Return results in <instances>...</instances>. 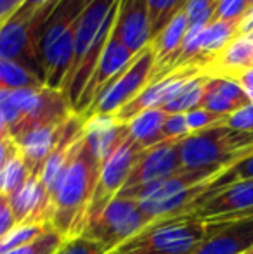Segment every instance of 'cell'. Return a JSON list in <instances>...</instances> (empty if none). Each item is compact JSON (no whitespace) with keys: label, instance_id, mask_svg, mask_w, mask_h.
Wrapping results in <instances>:
<instances>
[{"label":"cell","instance_id":"cell-7","mask_svg":"<svg viewBox=\"0 0 253 254\" xmlns=\"http://www.w3.org/2000/svg\"><path fill=\"white\" fill-rule=\"evenodd\" d=\"M155 66V52L149 45L141 54H137L125 69L102 90V94L82 118L88 120L92 116H115L123 106L134 101L151 83Z\"/></svg>","mask_w":253,"mask_h":254},{"label":"cell","instance_id":"cell-20","mask_svg":"<svg viewBox=\"0 0 253 254\" xmlns=\"http://www.w3.org/2000/svg\"><path fill=\"white\" fill-rule=\"evenodd\" d=\"M240 35V23L210 21L201 31L199 42V67L205 73L206 66Z\"/></svg>","mask_w":253,"mask_h":254},{"label":"cell","instance_id":"cell-36","mask_svg":"<svg viewBox=\"0 0 253 254\" xmlns=\"http://www.w3.org/2000/svg\"><path fill=\"white\" fill-rule=\"evenodd\" d=\"M14 227H17L16 218H14L12 207L5 195H0V239L5 237Z\"/></svg>","mask_w":253,"mask_h":254},{"label":"cell","instance_id":"cell-5","mask_svg":"<svg viewBox=\"0 0 253 254\" xmlns=\"http://www.w3.org/2000/svg\"><path fill=\"white\" fill-rule=\"evenodd\" d=\"M59 0L51 2L33 12L16 10L0 28V59L21 63L40 74L45 81L44 67L38 57V37L42 24L54 10Z\"/></svg>","mask_w":253,"mask_h":254},{"label":"cell","instance_id":"cell-22","mask_svg":"<svg viewBox=\"0 0 253 254\" xmlns=\"http://www.w3.org/2000/svg\"><path fill=\"white\" fill-rule=\"evenodd\" d=\"M206 78H208L206 73H199L196 76L187 78L160 109L167 114H186L192 109L201 107Z\"/></svg>","mask_w":253,"mask_h":254},{"label":"cell","instance_id":"cell-18","mask_svg":"<svg viewBox=\"0 0 253 254\" xmlns=\"http://www.w3.org/2000/svg\"><path fill=\"white\" fill-rule=\"evenodd\" d=\"M250 99L241 85L229 76H212L208 74L203 92L201 107L220 116H231L236 111L250 106Z\"/></svg>","mask_w":253,"mask_h":254},{"label":"cell","instance_id":"cell-21","mask_svg":"<svg viewBox=\"0 0 253 254\" xmlns=\"http://www.w3.org/2000/svg\"><path fill=\"white\" fill-rule=\"evenodd\" d=\"M165 120L167 113H163L162 109H148L135 116L130 123H127L128 133L142 149H149L165 142V137H163Z\"/></svg>","mask_w":253,"mask_h":254},{"label":"cell","instance_id":"cell-1","mask_svg":"<svg viewBox=\"0 0 253 254\" xmlns=\"http://www.w3.org/2000/svg\"><path fill=\"white\" fill-rule=\"evenodd\" d=\"M101 161L92 154L84 137L73 161L51 192V227L66 241L82 237L84 234L85 216L101 175Z\"/></svg>","mask_w":253,"mask_h":254},{"label":"cell","instance_id":"cell-37","mask_svg":"<svg viewBox=\"0 0 253 254\" xmlns=\"http://www.w3.org/2000/svg\"><path fill=\"white\" fill-rule=\"evenodd\" d=\"M19 152L16 140L12 138V135H7V137H0V170L12 159L16 154Z\"/></svg>","mask_w":253,"mask_h":254},{"label":"cell","instance_id":"cell-14","mask_svg":"<svg viewBox=\"0 0 253 254\" xmlns=\"http://www.w3.org/2000/svg\"><path fill=\"white\" fill-rule=\"evenodd\" d=\"M206 241L192 254H245L253 248V218L233 223H206Z\"/></svg>","mask_w":253,"mask_h":254},{"label":"cell","instance_id":"cell-44","mask_svg":"<svg viewBox=\"0 0 253 254\" xmlns=\"http://www.w3.org/2000/svg\"><path fill=\"white\" fill-rule=\"evenodd\" d=\"M247 254H253V248H252V249H250V251H248Z\"/></svg>","mask_w":253,"mask_h":254},{"label":"cell","instance_id":"cell-24","mask_svg":"<svg viewBox=\"0 0 253 254\" xmlns=\"http://www.w3.org/2000/svg\"><path fill=\"white\" fill-rule=\"evenodd\" d=\"M33 173H31L26 159L19 151L0 170V195L10 197L14 192H17L26 184V180Z\"/></svg>","mask_w":253,"mask_h":254},{"label":"cell","instance_id":"cell-32","mask_svg":"<svg viewBox=\"0 0 253 254\" xmlns=\"http://www.w3.org/2000/svg\"><path fill=\"white\" fill-rule=\"evenodd\" d=\"M56 254H108V251L104 249V246H101L95 241L85 237H75L64 242L63 248Z\"/></svg>","mask_w":253,"mask_h":254},{"label":"cell","instance_id":"cell-43","mask_svg":"<svg viewBox=\"0 0 253 254\" xmlns=\"http://www.w3.org/2000/svg\"><path fill=\"white\" fill-rule=\"evenodd\" d=\"M248 3H250V10L253 9V0H248Z\"/></svg>","mask_w":253,"mask_h":254},{"label":"cell","instance_id":"cell-12","mask_svg":"<svg viewBox=\"0 0 253 254\" xmlns=\"http://www.w3.org/2000/svg\"><path fill=\"white\" fill-rule=\"evenodd\" d=\"M134 54L128 51L127 47H123L115 37H109V42L106 45L104 52H102L101 59H99L97 66H95L94 74L88 80L85 90L82 92L80 99H78L77 106H75V114L84 116L90 106L95 102V99L102 94L106 87L122 73L128 64L134 61Z\"/></svg>","mask_w":253,"mask_h":254},{"label":"cell","instance_id":"cell-34","mask_svg":"<svg viewBox=\"0 0 253 254\" xmlns=\"http://www.w3.org/2000/svg\"><path fill=\"white\" fill-rule=\"evenodd\" d=\"M0 113L3 114L7 125L12 130L21 120V113L12 97V90H0Z\"/></svg>","mask_w":253,"mask_h":254},{"label":"cell","instance_id":"cell-30","mask_svg":"<svg viewBox=\"0 0 253 254\" xmlns=\"http://www.w3.org/2000/svg\"><path fill=\"white\" fill-rule=\"evenodd\" d=\"M186 120H187V127H189L191 133H198V131L224 125L227 116H220V114L212 113V111H208V109L198 107V109H192L189 113H186Z\"/></svg>","mask_w":253,"mask_h":254},{"label":"cell","instance_id":"cell-25","mask_svg":"<svg viewBox=\"0 0 253 254\" xmlns=\"http://www.w3.org/2000/svg\"><path fill=\"white\" fill-rule=\"evenodd\" d=\"M243 180H253V154L243 157V159L238 161L236 164H233L231 168H227L222 175H219V177L210 184V187L206 189V192L203 194V197L194 204L192 209H196L199 204H201L203 201H206V199H208L212 194H215L217 190H220V189L227 187V185H231V184H236V182H243Z\"/></svg>","mask_w":253,"mask_h":254},{"label":"cell","instance_id":"cell-45","mask_svg":"<svg viewBox=\"0 0 253 254\" xmlns=\"http://www.w3.org/2000/svg\"><path fill=\"white\" fill-rule=\"evenodd\" d=\"M245 254H247V253H245Z\"/></svg>","mask_w":253,"mask_h":254},{"label":"cell","instance_id":"cell-4","mask_svg":"<svg viewBox=\"0 0 253 254\" xmlns=\"http://www.w3.org/2000/svg\"><path fill=\"white\" fill-rule=\"evenodd\" d=\"M208 237L199 218L180 216L153 221L108 254H192Z\"/></svg>","mask_w":253,"mask_h":254},{"label":"cell","instance_id":"cell-42","mask_svg":"<svg viewBox=\"0 0 253 254\" xmlns=\"http://www.w3.org/2000/svg\"><path fill=\"white\" fill-rule=\"evenodd\" d=\"M7 135H10V128H9V125H7L3 114L0 113V137H7Z\"/></svg>","mask_w":253,"mask_h":254},{"label":"cell","instance_id":"cell-38","mask_svg":"<svg viewBox=\"0 0 253 254\" xmlns=\"http://www.w3.org/2000/svg\"><path fill=\"white\" fill-rule=\"evenodd\" d=\"M233 80H236L241 85V88L245 90V94L248 95L250 102L253 104V67L245 69L241 73H238L236 76H233Z\"/></svg>","mask_w":253,"mask_h":254},{"label":"cell","instance_id":"cell-28","mask_svg":"<svg viewBox=\"0 0 253 254\" xmlns=\"http://www.w3.org/2000/svg\"><path fill=\"white\" fill-rule=\"evenodd\" d=\"M66 242V239L59 234L54 228H49L42 235H38L35 241L28 242V244L21 246V248L9 251L5 254H56L59 249L63 248V244Z\"/></svg>","mask_w":253,"mask_h":254},{"label":"cell","instance_id":"cell-23","mask_svg":"<svg viewBox=\"0 0 253 254\" xmlns=\"http://www.w3.org/2000/svg\"><path fill=\"white\" fill-rule=\"evenodd\" d=\"M45 81L33 69L21 63L0 59V90H19V88L44 87Z\"/></svg>","mask_w":253,"mask_h":254},{"label":"cell","instance_id":"cell-19","mask_svg":"<svg viewBox=\"0 0 253 254\" xmlns=\"http://www.w3.org/2000/svg\"><path fill=\"white\" fill-rule=\"evenodd\" d=\"M253 67V33L238 35L212 63L205 73L212 76H236L238 73Z\"/></svg>","mask_w":253,"mask_h":254},{"label":"cell","instance_id":"cell-3","mask_svg":"<svg viewBox=\"0 0 253 254\" xmlns=\"http://www.w3.org/2000/svg\"><path fill=\"white\" fill-rule=\"evenodd\" d=\"M180 163L184 170L206 166H233L253 154V131H241L227 125L191 133L179 142Z\"/></svg>","mask_w":253,"mask_h":254},{"label":"cell","instance_id":"cell-2","mask_svg":"<svg viewBox=\"0 0 253 254\" xmlns=\"http://www.w3.org/2000/svg\"><path fill=\"white\" fill-rule=\"evenodd\" d=\"M88 0H59L40 28L38 57L44 67L45 85L63 90L73 64V45L78 19Z\"/></svg>","mask_w":253,"mask_h":254},{"label":"cell","instance_id":"cell-33","mask_svg":"<svg viewBox=\"0 0 253 254\" xmlns=\"http://www.w3.org/2000/svg\"><path fill=\"white\" fill-rule=\"evenodd\" d=\"M189 135L191 131L189 127H187L186 114H167L165 125H163L165 140H182Z\"/></svg>","mask_w":253,"mask_h":254},{"label":"cell","instance_id":"cell-10","mask_svg":"<svg viewBox=\"0 0 253 254\" xmlns=\"http://www.w3.org/2000/svg\"><path fill=\"white\" fill-rule=\"evenodd\" d=\"M179 142L180 140H165L162 144L144 149L116 197L130 199L132 195L137 194L148 185L163 180L167 177H172L177 171L182 170Z\"/></svg>","mask_w":253,"mask_h":254},{"label":"cell","instance_id":"cell-27","mask_svg":"<svg viewBox=\"0 0 253 254\" xmlns=\"http://www.w3.org/2000/svg\"><path fill=\"white\" fill-rule=\"evenodd\" d=\"M49 228H51L49 225H42V223L17 225V227H14L5 237L0 239V254L14 251V249L35 241L38 235H42L45 230H49Z\"/></svg>","mask_w":253,"mask_h":254},{"label":"cell","instance_id":"cell-9","mask_svg":"<svg viewBox=\"0 0 253 254\" xmlns=\"http://www.w3.org/2000/svg\"><path fill=\"white\" fill-rule=\"evenodd\" d=\"M231 166H206V168H198V170H180L172 177H167L160 182L148 185L142 190H139L137 194H134L130 199L139 202V206L142 207V211L146 213V216L149 218V223L158 221L162 218V213L165 209V206L172 201L173 197H177L179 194L186 192L187 189L194 187V185L201 184V182L212 180V178L219 177L220 173L227 170Z\"/></svg>","mask_w":253,"mask_h":254},{"label":"cell","instance_id":"cell-39","mask_svg":"<svg viewBox=\"0 0 253 254\" xmlns=\"http://www.w3.org/2000/svg\"><path fill=\"white\" fill-rule=\"evenodd\" d=\"M24 0H0V28L7 19L23 5Z\"/></svg>","mask_w":253,"mask_h":254},{"label":"cell","instance_id":"cell-26","mask_svg":"<svg viewBox=\"0 0 253 254\" xmlns=\"http://www.w3.org/2000/svg\"><path fill=\"white\" fill-rule=\"evenodd\" d=\"M189 0H148L149 21H151V38L155 40L169 23L186 9Z\"/></svg>","mask_w":253,"mask_h":254},{"label":"cell","instance_id":"cell-40","mask_svg":"<svg viewBox=\"0 0 253 254\" xmlns=\"http://www.w3.org/2000/svg\"><path fill=\"white\" fill-rule=\"evenodd\" d=\"M51 2H56V0H24L23 5L19 7L17 10H24V12H33V10L40 9V7L47 5Z\"/></svg>","mask_w":253,"mask_h":254},{"label":"cell","instance_id":"cell-29","mask_svg":"<svg viewBox=\"0 0 253 254\" xmlns=\"http://www.w3.org/2000/svg\"><path fill=\"white\" fill-rule=\"evenodd\" d=\"M248 12H250L248 0H219L215 5V10H213L212 21L241 23Z\"/></svg>","mask_w":253,"mask_h":254},{"label":"cell","instance_id":"cell-15","mask_svg":"<svg viewBox=\"0 0 253 254\" xmlns=\"http://www.w3.org/2000/svg\"><path fill=\"white\" fill-rule=\"evenodd\" d=\"M7 199L17 225L42 223L51 227V195L40 175H31L26 184Z\"/></svg>","mask_w":253,"mask_h":254},{"label":"cell","instance_id":"cell-8","mask_svg":"<svg viewBox=\"0 0 253 254\" xmlns=\"http://www.w3.org/2000/svg\"><path fill=\"white\" fill-rule=\"evenodd\" d=\"M142 151L144 149L128 133V137L122 142V145L106 159V163L101 168V175H99L92 201L88 204L87 216H85V228L118 195V192L122 190L128 177H130L137 159L141 157Z\"/></svg>","mask_w":253,"mask_h":254},{"label":"cell","instance_id":"cell-16","mask_svg":"<svg viewBox=\"0 0 253 254\" xmlns=\"http://www.w3.org/2000/svg\"><path fill=\"white\" fill-rule=\"evenodd\" d=\"M68 121L33 128V130L23 133L21 137L14 138L33 175H40L45 161L54 152L59 140L63 138V133L68 127Z\"/></svg>","mask_w":253,"mask_h":254},{"label":"cell","instance_id":"cell-31","mask_svg":"<svg viewBox=\"0 0 253 254\" xmlns=\"http://www.w3.org/2000/svg\"><path fill=\"white\" fill-rule=\"evenodd\" d=\"M219 0H189L186 5V14L189 17V24L201 23L208 24L213 17V10Z\"/></svg>","mask_w":253,"mask_h":254},{"label":"cell","instance_id":"cell-17","mask_svg":"<svg viewBox=\"0 0 253 254\" xmlns=\"http://www.w3.org/2000/svg\"><path fill=\"white\" fill-rule=\"evenodd\" d=\"M84 137L92 154L104 164L128 137V125L118 123L115 116H92L85 120Z\"/></svg>","mask_w":253,"mask_h":254},{"label":"cell","instance_id":"cell-41","mask_svg":"<svg viewBox=\"0 0 253 254\" xmlns=\"http://www.w3.org/2000/svg\"><path fill=\"white\" fill-rule=\"evenodd\" d=\"M243 33H253V9L240 23V35H243Z\"/></svg>","mask_w":253,"mask_h":254},{"label":"cell","instance_id":"cell-6","mask_svg":"<svg viewBox=\"0 0 253 254\" xmlns=\"http://www.w3.org/2000/svg\"><path fill=\"white\" fill-rule=\"evenodd\" d=\"M148 225L149 218L137 201L115 197L87 225L82 237L99 242L109 253L144 230Z\"/></svg>","mask_w":253,"mask_h":254},{"label":"cell","instance_id":"cell-13","mask_svg":"<svg viewBox=\"0 0 253 254\" xmlns=\"http://www.w3.org/2000/svg\"><path fill=\"white\" fill-rule=\"evenodd\" d=\"M111 35L134 56L149 47L153 38L148 0H120Z\"/></svg>","mask_w":253,"mask_h":254},{"label":"cell","instance_id":"cell-35","mask_svg":"<svg viewBox=\"0 0 253 254\" xmlns=\"http://www.w3.org/2000/svg\"><path fill=\"white\" fill-rule=\"evenodd\" d=\"M224 125H227L229 128H234V130L253 131V104L236 111V113H233L231 116H227Z\"/></svg>","mask_w":253,"mask_h":254},{"label":"cell","instance_id":"cell-11","mask_svg":"<svg viewBox=\"0 0 253 254\" xmlns=\"http://www.w3.org/2000/svg\"><path fill=\"white\" fill-rule=\"evenodd\" d=\"M187 216L206 223H233L253 218V180L236 182L220 189Z\"/></svg>","mask_w":253,"mask_h":254}]
</instances>
